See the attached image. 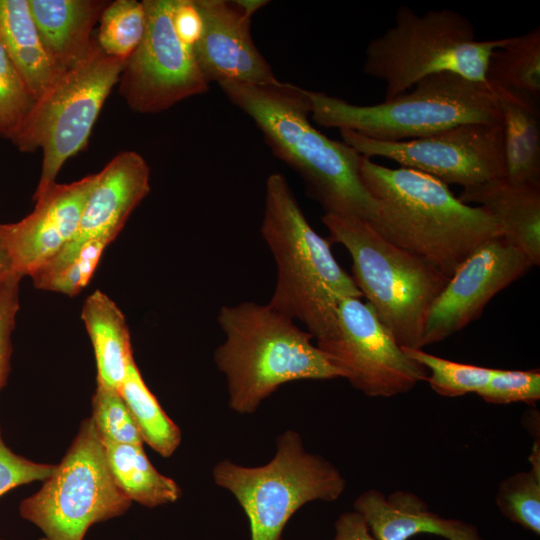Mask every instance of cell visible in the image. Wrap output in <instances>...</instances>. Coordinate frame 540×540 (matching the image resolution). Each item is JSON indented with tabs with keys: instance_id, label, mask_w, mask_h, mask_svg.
Listing matches in <instances>:
<instances>
[{
	"instance_id": "cell-40",
	"label": "cell",
	"mask_w": 540,
	"mask_h": 540,
	"mask_svg": "<svg viewBox=\"0 0 540 540\" xmlns=\"http://www.w3.org/2000/svg\"><path fill=\"white\" fill-rule=\"evenodd\" d=\"M39 540H48V539H46L45 537H42V538H40Z\"/></svg>"
},
{
	"instance_id": "cell-5",
	"label": "cell",
	"mask_w": 540,
	"mask_h": 540,
	"mask_svg": "<svg viewBox=\"0 0 540 540\" xmlns=\"http://www.w3.org/2000/svg\"><path fill=\"white\" fill-rule=\"evenodd\" d=\"M311 117L326 128L350 130L380 141H406L464 124H502L493 88L454 73H439L374 105H355L308 91Z\"/></svg>"
},
{
	"instance_id": "cell-2",
	"label": "cell",
	"mask_w": 540,
	"mask_h": 540,
	"mask_svg": "<svg viewBox=\"0 0 540 540\" xmlns=\"http://www.w3.org/2000/svg\"><path fill=\"white\" fill-rule=\"evenodd\" d=\"M360 176L376 201L368 221L373 229L449 278L475 248L503 235L487 210L461 202L447 184L430 175L385 167L363 156Z\"/></svg>"
},
{
	"instance_id": "cell-28",
	"label": "cell",
	"mask_w": 540,
	"mask_h": 540,
	"mask_svg": "<svg viewBox=\"0 0 540 540\" xmlns=\"http://www.w3.org/2000/svg\"><path fill=\"white\" fill-rule=\"evenodd\" d=\"M403 348V347H402ZM414 361L426 368V381L443 397L478 393L490 380L493 368L451 361L423 349L403 348Z\"/></svg>"
},
{
	"instance_id": "cell-7",
	"label": "cell",
	"mask_w": 540,
	"mask_h": 540,
	"mask_svg": "<svg viewBox=\"0 0 540 540\" xmlns=\"http://www.w3.org/2000/svg\"><path fill=\"white\" fill-rule=\"evenodd\" d=\"M500 42L501 38L476 40L472 22L457 11L430 10L419 15L401 5L394 25L367 45L363 70L385 83L384 100L439 73L486 83L490 55Z\"/></svg>"
},
{
	"instance_id": "cell-37",
	"label": "cell",
	"mask_w": 540,
	"mask_h": 540,
	"mask_svg": "<svg viewBox=\"0 0 540 540\" xmlns=\"http://www.w3.org/2000/svg\"><path fill=\"white\" fill-rule=\"evenodd\" d=\"M334 529L335 535L331 540H376L362 515L355 510L340 514Z\"/></svg>"
},
{
	"instance_id": "cell-26",
	"label": "cell",
	"mask_w": 540,
	"mask_h": 540,
	"mask_svg": "<svg viewBox=\"0 0 540 540\" xmlns=\"http://www.w3.org/2000/svg\"><path fill=\"white\" fill-rule=\"evenodd\" d=\"M119 393L128 406L143 441L162 457H170L179 447L182 433L145 384L133 360Z\"/></svg>"
},
{
	"instance_id": "cell-38",
	"label": "cell",
	"mask_w": 540,
	"mask_h": 540,
	"mask_svg": "<svg viewBox=\"0 0 540 540\" xmlns=\"http://www.w3.org/2000/svg\"><path fill=\"white\" fill-rule=\"evenodd\" d=\"M12 273L16 272L6 246L3 224H0V280Z\"/></svg>"
},
{
	"instance_id": "cell-22",
	"label": "cell",
	"mask_w": 540,
	"mask_h": 540,
	"mask_svg": "<svg viewBox=\"0 0 540 540\" xmlns=\"http://www.w3.org/2000/svg\"><path fill=\"white\" fill-rule=\"evenodd\" d=\"M81 318L94 349L97 385L119 391L134 360L124 314L109 296L96 290L86 298Z\"/></svg>"
},
{
	"instance_id": "cell-29",
	"label": "cell",
	"mask_w": 540,
	"mask_h": 540,
	"mask_svg": "<svg viewBox=\"0 0 540 540\" xmlns=\"http://www.w3.org/2000/svg\"><path fill=\"white\" fill-rule=\"evenodd\" d=\"M495 501L509 521L540 535V470L530 467L503 479Z\"/></svg>"
},
{
	"instance_id": "cell-3",
	"label": "cell",
	"mask_w": 540,
	"mask_h": 540,
	"mask_svg": "<svg viewBox=\"0 0 540 540\" xmlns=\"http://www.w3.org/2000/svg\"><path fill=\"white\" fill-rule=\"evenodd\" d=\"M260 230L277 272L268 305L301 322L316 341L333 336L340 302L363 296L333 256L329 241L311 227L280 173L266 180Z\"/></svg>"
},
{
	"instance_id": "cell-10",
	"label": "cell",
	"mask_w": 540,
	"mask_h": 540,
	"mask_svg": "<svg viewBox=\"0 0 540 540\" xmlns=\"http://www.w3.org/2000/svg\"><path fill=\"white\" fill-rule=\"evenodd\" d=\"M132 501L110 471L102 438L85 419L42 487L19 505L48 540H83L93 524L123 515Z\"/></svg>"
},
{
	"instance_id": "cell-9",
	"label": "cell",
	"mask_w": 540,
	"mask_h": 540,
	"mask_svg": "<svg viewBox=\"0 0 540 540\" xmlns=\"http://www.w3.org/2000/svg\"><path fill=\"white\" fill-rule=\"evenodd\" d=\"M124 63L106 55L95 41L89 53L61 73L36 100L10 140L22 152L42 150L41 175L33 198L54 184L64 163L86 146Z\"/></svg>"
},
{
	"instance_id": "cell-8",
	"label": "cell",
	"mask_w": 540,
	"mask_h": 540,
	"mask_svg": "<svg viewBox=\"0 0 540 540\" xmlns=\"http://www.w3.org/2000/svg\"><path fill=\"white\" fill-rule=\"evenodd\" d=\"M214 482L231 492L250 526V540H281L289 519L312 501L332 502L346 489L339 469L308 452L300 434L286 430L276 438V451L266 464L246 467L230 459L218 462Z\"/></svg>"
},
{
	"instance_id": "cell-41",
	"label": "cell",
	"mask_w": 540,
	"mask_h": 540,
	"mask_svg": "<svg viewBox=\"0 0 540 540\" xmlns=\"http://www.w3.org/2000/svg\"><path fill=\"white\" fill-rule=\"evenodd\" d=\"M0 540H2V539H0Z\"/></svg>"
},
{
	"instance_id": "cell-36",
	"label": "cell",
	"mask_w": 540,
	"mask_h": 540,
	"mask_svg": "<svg viewBox=\"0 0 540 540\" xmlns=\"http://www.w3.org/2000/svg\"><path fill=\"white\" fill-rule=\"evenodd\" d=\"M173 22L181 40L193 48L202 32V20L194 0H175Z\"/></svg>"
},
{
	"instance_id": "cell-23",
	"label": "cell",
	"mask_w": 540,
	"mask_h": 540,
	"mask_svg": "<svg viewBox=\"0 0 540 540\" xmlns=\"http://www.w3.org/2000/svg\"><path fill=\"white\" fill-rule=\"evenodd\" d=\"M0 42L37 100L61 72L40 38L28 0H0Z\"/></svg>"
},
{
	"instance_id": "cell-35",
	"label": "cell",
	"mask_w": 540,
	"mask_h": 540,
	"mask_svg": "<svg viewBox=\"0 0 540 540\" xmlns=\"http://www.w3.org/2000/svg\"><path fill=\"white\" fill-rule=\"evenodd\" d=\"M55 468L56 464L34 462L14 453L0 431V497L21 485L45 481Z\"/></svg>"
},
{
	"instance_id": "cell-25",
	"label": "cell",
	"mask_w": 540,
	"mask_h": 540,
	"mask_svg": "<svg viewBox=\"0 0 540 540\" xmlns=\"http://www.w3.org/2000/svg\"><path fill=\"white\" fill-rule=\"evenodd\" d=\"M486 82L540 96V27L521 35L501 38L489 58Z\"/></svg>"
},
{
	"instance_id": "cell-16",
	"label": "cell",
	"mask_w": 540,
	"mask_h": 540,
	"mask_svg": "<svg viewBox=\"0 0 540 540\" xmlns=\"http://www.w3.org/2000/svg\"><path fill=\"white\" fill-rule=\"evenodd\" d=\"M194 4L202 32L193 54L208 83L267 85L279 81L252 40L251 17L235 1L194 0Z\"/></svg>"
},
{
	"instance_id": "cell-19",
	"label": "cell",
	"mask_w": 540,
	"mask_h": 540,
	"mask_svg": "<svg viewBox=\"0 0 540 540\" xmlns=\"http://www.w3.org/2000/svg\"><path fill=\"white\" fill-rule=\"evenodd\" d=\"M458 199L487 210L503 236L533 264H540V186L505 179L464 188Z\"/></svg>"
},
{
	"instance_id": "cell-18",
	"label": "cell",
	"mask_w": 540,
	"mask_h": 540,
	"mask_svg": "<svg viewBox=\"0 0 540 540\" xmlns=\"http://www.w3.org/2000/svg\"><path fill=\"white\" fill-rule=\"evenodd\" d=\"M353 510L362 515L376 540H409L419 534L446 540H485L474 524L431 511L424 500L410 491L397 490L385 495L368 489L357 496Z\"/></svg>"
},
{
	"instance_id": "cell-13",
	"label": "cell",
	"mask_w": 540,
	"mask_h": 540,
	"mask_svg": "<svg viewBox=\"0 0 540 540\" xmlns=\"http://www.w3.org/2000/svg\"><path fill=\"white\" fill-rule=\"evenodd\" d=\"M143 38L125 61L119 92L140 113H158L194 95L208 91L193 54L173 22L175 0H144Z\"/></svg>"
},
{
	"instance_id": "cell-21",
	"label": "cell",
	"mask_w": 540,
	"mask_h": 540,
	"mask_svg": "<svg viewBox=\"0 0 540 540\" xmlns=\"http://www.w3.org/2000/svg\"><path fill=\"white\" fill-rule=\"evenodd\" d=\"M490 86L497 96L502 117L505 180L512 184L540 186L537 99L516 90Z\"/></svg>"
},
{
	"instance_id": "cell-31",
	"label": "cell",
	"mask_w": 540,
	"mask_h": 540,
	"mask_svg": "<svg viewBox=\"0 0 540 540\" xmlns=\"http://www.w3.org/2000/svg\"><path fill=\"white\" fill-rule=\"evenodd\" d=\"M103 440L143 446V438L119 391L97 385L90 417Z\"/></svg>"
},
{
	"instance_id": "cell-6",
	"label": "cell",
	"mask_w": 540,
	"mask_h": 540,
	"mask_svg": "<svg viewBox=\"0 0 540 540\" xmlns=\"http://www.w3.org/2000/svg\"><path fill=\"white\" fill-rule=\"evenodd\" d=\"M322 222L330 240L348 251L357 288L397 343L423 349L429 309L449 277L383 238L364 219L325 213Z\"/></svg>"
},
{
	"instance_id": "cell-12",
	"label": "cell",
	"mask_w": 540,
	"mask_h": 540,
	"mask_svg": "<svg viewBox=\"0 0 540 540\" xmlns=\"http://www.w3.org/2000/svg\"><path fill=\"white\" fill-rule=\"evenodd\" d=\"M342 141L360 155L382 157L468 188L505 179L502 124L472 123L406 141H380L340 130Z\"/></svg>"
},
{
	"instance_id": "cell-30",
	"label": "cell",
	"mask_w": 540,
	"mask_h": 540,
	"mask_svg": "<svg viewBox=\"0 0 540 540\" xmlns=\"http://www.w3.org/2000/svg\"><path fill=\"white\" fill-rule=\"evenodd\" d=\"M111 242L92 239L84 242L67 263L44 267L30 275L36 288L75 296L91 280L105 248Z\"/></svg>"
},
{
	"instance_id": "cell-33",
	"label": "cell",
	"mask_w": 540,
	"mask_h": 540,
	"mask_svg": "<svg viewBox=\"0 0 540 540\" xmlns=\"http://www.w3.org/2000/svg\"><path fill=\"white\" fill-rule=\"evenodd\" d=\"M477 395L492 404L535 405L540 399V371L493 368L490 380Z\"/></svg>"
},
{
	"instance_id": "cell-32",
	"label": "cell",
	"mask_w": 540,
	"mask_h": 540,
	"mask_svg": "<svg viewBox=\"0 0 540 540\" xmlns=\"http://www.w3.org/2000/svg\"><path fill=\"white\" fill-rule=\"evenodd\" d=\"M35 102L0 42V135L11 140Z\"/></svg>"
},
{
	"instance_id": "cell-4",
	"label": "cell",
	"mask_w": 540,
	"mask_h": 540,
	"mask_svg": "<svg viewBox=\"0 0 540 540\" xmlns=\"http://www.w3.org/2000/svg\"><path fill=\"white\" fill-rule=\"evenodd\" d=\"M217 321L225 340L214 362L226 378L229 408L238 414L255 413L283 384L340 377L313 336L268 304L224 305Z\"/></svg>"
},
{
	"instance_id": "cell-20",
	"label": "cell",
	"mask_w": 540,
	"mask_h": 540,
	"mask_svg": "<svg viewBox=\"0 0 540 540\" xmlns=\"http://www.w3.org/2000/svg\"><path fill=\"white\" fill-rule=\"evenodd\" d=\"M31 15L55 64L63 73L80 62L95 40L91 32L109 4L100 0H28Z\"/></svg>"
},
{
	"instance_id": "cell-27",
	"label": "cell",
	"mask_w": 540,
	"mask_h": 540,
	"mask_svg": "<svg viewBox=\"0 0 540 540\" xmlns=\"http://www.w3.org/2000/svg\"><path fill=\"white\" fill-rule=\"evenodd\" d=\"M145 27L143 2H109L100 18L97 44L106 55L126 61L140 44Z\"/></svg>"
},
{
	"instance_id": "cell-14",
	"label": "cell",
	"mask_w": 540,
	"mask_h": 540,
	"mask_svg": "<svg viewBox=\"0 0 540 540\" xmlns=\"http://www.w3.org/2000/svg\"><path fill=\"white\" fill-rule=\"evenodd\" d=\"M532 267L531 261L503 235L483 242L458 266L431 305L422 347L462 330L480 316L498 292Z\"/></svg>"
},
{
	"instance_id": "cell-1",
	"label": "cell",
	"mask_w": 540,
	"mask_h": 540,
	"mask_svg": "<svg viewBox=\"0 0 540 540\" xmlns=\"http://www.w3.org/2000/svg\"><path fill=\"white\" fill-rule=\"evenodd\" d=\"M219 86L255 122L276 157L301 176L308 195L325 213L371 220L376 201L361 180L363 156L310 123L308 90L280 81L267 85L226 82Z\"/></svg>"
},
{
	"instance_id": "cell-17",
	"label": "cell",
	"mask_w": 540,
	"mask_h": 540,
	"mask_svg": "<svg viewBox=\"0 0 540 540\" xmlns=\"http://www.w3.org/2000/svg\"><path fill=\"white\" fill-rule=\"evenodd\" d=\"M149 192L150 168L146 160L135 151L117 154L98 172L73 239L41 268L67 263L86 241L112 242Z\"/></svg>"
},
{
	"instance_id": "cell-39",
	"label": "cell",
	"mask_w": 540,
	"mask_h": 540,
	"mask_svg": "<svg viewBox=\"0 0 540 540\" xmlns=\"http://www.w3.org/2000/svg\"><path fill=\"white\" fill-rule=\"evenodd\" d=\"M237 5L250 17L264 6L268 1L263 0H238L235 1Z\"/></svg>"
},
{
	"instance_id": "cell-34",
	"label": "cell",
	"mask_w": 540,
	"mask_h": 540,
	"mask_svg": "<svg viewBox=\"0 0 540 540\" xmlns=\"http://www.w3.org/2000/svg\"><path fill=\"white\" fill-rule=\"evenodd\" d=\"M22 277L9 274L0 280V391L10 370L12 332L19 311V283Z\"/></svg>"
},
{
	"instance_id": "cell-11",
	"label": "cell",
	"mask_w": 540,
	"mask_h": 540,
	"mask_svg": "<svg viewBox=\"0 0 540 540\" xmlns=\"http://www.w3.org/2000/svg\"><path fill=\"white\" fill-rule=\"evenodd\" d=\"M328 361L368 397H393L426 381L428 371L411 359L382 324L373 308L358 297L343 299L337 330L316 341Z\"/></svg>"
},
{
	"instance_id": "cell-15",
	"label": "cell",
	"mask_w": 540,
	"mask_h": 540,
	"mask_svg": "<svg viewBox=\"0 0 540 540\" xmlns=\"http://www.w3.org/2000/svg\"><path fill=\"white\" fill-rule=\"evenodd\" d=\"M97 180L95 173L69 184L55 182L33 198L35 206L30 214L16 223L3 224L17 274L30 276L73 239Z\"/></svg>"
},
{
	"instance_id": "cell-24",
	"label": "cell",
	"mask_w": 540,
	"mask_h": 540,
	"mask_svg": "<svg viewBox=\"0 0 540 540\" xmlns=\"http://www.w3.org/2000/svg\"><path fill=\"white\" fill-rule=\"evenodd\" d=\"M102 441L113 478L131 501L157 507L181 497L179 485L155 469L143 446Z\"/></svg>"
}]
</instances>
